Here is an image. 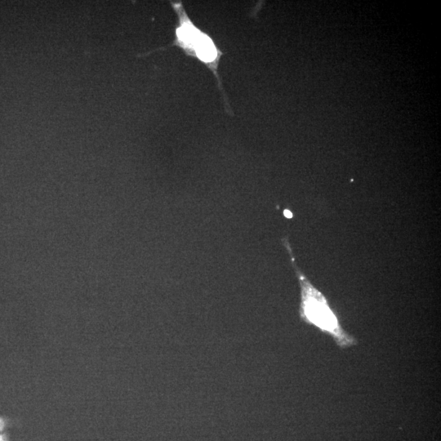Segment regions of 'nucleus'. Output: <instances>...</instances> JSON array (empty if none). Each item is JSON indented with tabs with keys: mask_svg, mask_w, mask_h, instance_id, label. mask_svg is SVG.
<instances>
[{
	"mask_svg": "<svg viewBox=\"0 0 441 441\" xmlns=\"http://www.w3.org/2000/svg\"><path fill=\"white\" fill-rule=\"evenodd\" d=\"M5 425H6V424H5L4 420L0 418V432H1V430H2L4 428Z\"/></svg>",
	"mask_w": 441,
	"mask_h": 441,
	"instance_id": "3",
	"label": "nucleus"
},
{
	"mask_svg": "<svg viewBox=\"0 0 441 441\" xmlns=\"http://www.w3.org/2000/svg\"><path fill=\"white\" fill-rule=\"evenodd\" d=\"M298 277L302 288L300 314L303 320L314 324L322 332L330 335L339 348H350L356 345V339L342 328L326 298L299 272Z\"/></svg>",
	"mask_w": 441,
	"mask_h": 441,
	"instance_id": "2",
	"label": "nucleus"
},
{
	"mask_svg": "<svg viewBox=\"0 0 441 441\" xmlns=\"http://www.w3.org/2000/svg\"><path fill=\"white\" fill-rule=\"evenodd\" d=\"M171 5L178 19V24L174 30L175 38L174 42L172 44L168 45L166 47L148 52L146 54H142L139 56H147L156 52L165 50L168 48H180L186 56L196 58L212 72L218 81L219 90L222 94L226 108H228L226 112L229 113L230 107L228 103V98L226 96L218 72L220 58L223 55L222 52L220 51L216 46L211 36L196 26L186 14L185 8L183 7L182 2H171Z\"/></svg>",
	"mask_w": 441,
	"mask_h": 441,
	"instance_id": "1",
	"label": "nucleus"
}]
</instances>
